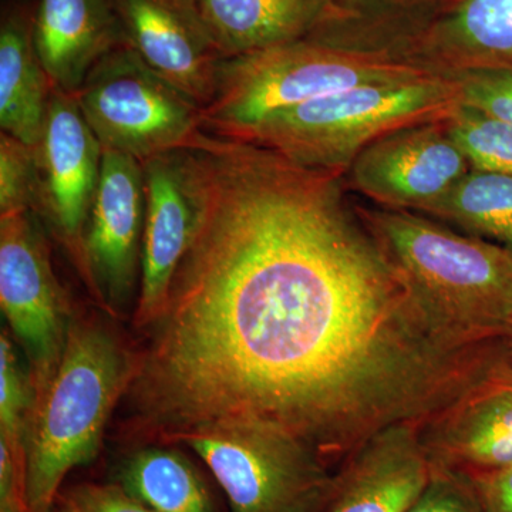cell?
<instances>
[{"instance_id": "1", "label": "cell", "mask_w": 512, "mask_h": 512, "mask_svg": "<svg viewBox=\"0 0 512 512\" xmlns=\"http://www.w3.org/2000/svg\"><path fill=\"white\" fill-rule=\"evenodd\" d=\"M187 148L194 231L128 384L151 426L175 440L264 424L342 466L484 383L487 348L421 306L345 175L204 130Z\"/></svg>"}, {"instance_id": "2", "label": "cell", "mask_w": 512, "mask_h": 512, "mask_svg": "<svg viewBox=\"0 0 512 512\" xmlns=\"http://www.w3.org/2000/svg\"><path fill=\"white\" fill-rule=\"evenodd\" d=\"M357 210L421 306L457 338H507L512 325V256L485 239L413 211Z\"/></svg>"}, {"instance_id": "3", "label": "cell", "mask_w": 512, "mask_h": 512, "mask_svg": "<svg viewBox=\"0 0 512 512\" xmlns=\"http://www.w3.org/2000/svg\"><path fill=\"white\" fill-rule=\"evenodd\" d=\"M133 366L96 323L70 326L62 360L33 409L25 444L26 510L47 512L73 468L92 463Z\"/></svg>"}, {"instance_id": "4", "label": "cell", "mask_w": 512, "mask_h": 512, "mask_svg": "<svg viewBox=\"0 0 512 512\" xmlns=\"http://www.w3.org/2000/svg\"><path fill=\"white\" fill-rule=\"evenodd\" d=\"M437 76L394 53L308 37L225 59L214 99L202 110V130L232 137L271 114L329 94Z\"/></svg>"}, {"instance_id": "5", "label": "cell", "mask_w": 512, "mask_h": 512, "mask_svg": "<svg viewBox=\"0 0 512 512\" xmlns=\"http://www.w3.org/2000/svg\"><path fill=\"white\" fill-rule=\"evenodd\" d=\"M460 104V84L453 77L372 84L278 111L228 138L271 148L305 167L346 174L377 138L447 119Z\"/></svg>"}, {"instance_id": "6", "label": "cell", "mask_w": 512, "mask_h": 512, "mask_svg": "<svg viewBox=\"0 0 512 512\" xmlns=\"http://www.w3.org/2000/svg\"><path fill=\"white\" fill-rule=\"evenodd\" d=\"M207 464L232 512H325L338 471L305 441L245 424L177 437Z\"/></svg>"}, {"instance_id": "7", "label": "cell", "mask_w": 512, "mask_h": 512, "mask_svg": "<svg viewBox=\"0 0 512 512\" xmlns=\"http://www.w3.org/2000/svg\"><path fill=\"white\" fill-rule=\"evenodd\" d=\"M103 151L140 163L183 150L202 131V107L130 46L103 57L74 94Z\"/></svg>"}, {"instance_id": "8", "label": "cell", "mask_w": 512, "mask_h": 512, "mask_svg": "<svg viewBox=\"0 0 512 512\" xmlns=\"http://www.w3.org/2000/svg\"><path fill=\"white\" fill-rule=\"evenodd\" d=\"M0 305L32 365L36 404L59 367L72 323L35 212L0 217Z\"/></svg>"}, {"instance_id": "9", "label": "cell", "mask_w": 512, "mask_h": 512, "mask_svg": "<svg viewBox=\"0 0 512 512\" xmlns=\"http://www.w3.org/2000/svg\"><path fill=\"white\" fill-rule=\"evenodd\" d=\"M473 170L447 119L377 138L350 164V191L376 207L427 215Z\"/></svg>"}, {"instance_id": "10", "label": "cell", "mask_w": 512, "mask_h": 512, "mask_svg": "<svg viewBox=\"0 0 512 512\" xmlns=\"http://www.w3.org/2000/svg\"><path fill=\"white\" fill-rule=\"evenodd\" d=\"M37 148L40 194L35 214L49 222L90 284L84 237L99 187L103 148L74 94L53 89Z\"/></svg>"}, {"instance_id": "11", "label": "cell", "mask_w": 512, "mask_h": 512, "mask_svg": "<svg viewBox=\"0 0 512 512\" xmlns=\"http://www.w3.org/2000/svg\"><path fill=\"white\" fill-rule=\"evenodd\" d=\"M126 45L205 109L225 60L197 0H114Z\"/></svg>"}, {"instance_id": "12", "label": "cell", "mask_w": 512, "mask_h": 512, "mask_svg": "<svg viewBox=\"0 0 512 512\" xmlns=\"http://www.w3.org/2000/svg\"><path fill=\"white\" fill-rule=\"evenodd\" d=\"M144 221L143 164L124 154L103 151L84 251L90 285L114 305L126 303L136 286Z\"/></svg>"}, {"instance_id": "13", "label": "cell", "mask_w": 512, "mask_h": 512, "mask_svg": "<svg viewBox=\"0 0 512 512\" xmlns=\"http://www.w3.org/2000/svg\"><path fill=\"white\" fill-rule=\"evenodd\" d=\"M146 221L141 247V289L136 319L156 323L170 296L178 265L190 245L197 202L188 148L144 161Z\"/></svg>"}, {"instance_id": "14", "label": "cell", "mask_w": 512, "mask_h": 512, "mask_svg": "<svg viewBox=\"0 0 512 512\" xmlns=\"http://www.w3.org/2000/svg\"><path fill=\"white\" fill-rule=\"evenodd\" d=\"M431 470L419 427H389L346 458L325 512H407L429 484Z\"/></svg>"}, {"instance_id": "15", "label": "cell", "mask_w": 512, "mask_h": 512, "mask_svg": "<svg viewBox=\"0 0 512 512\" xmlns=\"http://www.w3.org/2000/svg\"><path fill=\"white\" fill-rule=\"evenodd\" d=\"M400 52L446 77L512 69V0H456Z\"/></svg>"}, {"instance_id": "16", "label": "cell", "mask_w": 512, "mask_h": 512, "mask_svg": "<svg viewBox=\"0 0 512 512\" xmlns=\"http://www.w3.org/2000/svg\"><path fill=\"white\" fill-rule=\"evenodd\" d=\"M33 36L53 89L76 94L87 74L126 45L114 0H39Z\"/></svg>"}, {"instance_id": "17", "label": "cell", "mask_w": 512, "mask_h": 512, "mask_svg": "<svg viewBox=\"0 0 512 512\" xmlns=\"http://www.w3.org/2000/svg\"><path fill=\"white\" fill-rule=\"evenodd\" d=\"M424 439L431 461L468 476L512 464V376L484 387L436 423Z\"/></svg>"}, {"instance_id": "18", "label": "cell", "mask_w": 512, "mask_h": 512, "mask_svg": "<svg viewBox=\"0 0 512 512\" xmlns=\"http://www.w3.org/2000/svg\"><path fill=\"white\" fill-rule=\"evenodd\" d=\"M225 59L308 39L329 16V0H197Z\"/></svg>"}, {"instance_id": "19", "label": "cell", "mask_w": 512, "mask_h": 512, "mask_svg": "<svg viewBox=\"0 0 512 512\" xmlns=\"http://www.w3.org/2000/svg\"><path fill=\"white\" fill-rule=\"evenodd\" d=\"M35 13L15 6L0 26V127L2 133L39 147L53 86L33 36Z\"/></svg>"}, {"instance_id": "20", "label": "cell", "mask_w": 512, "mask_h": 512, "mask_svg": "<svg viewBox=\"0 0 512 512\" xmlns=\"http://www.w3.org/2000/svg\"><path fill=\"white\" fill-rule=\"evenodd\" d=\"M456 0H329V16L318 39L355 49L399 55L431 20Z\"/></svg>"}, {"instance_id": "21", "label": "cell", "mask_w": 512, "mask_h": 512, "mask_svg": "<svg viewBox=\"0 0 512 512\" xmlns=\"http://www.w3.org/2000/svg\"><path fill=\"white\" fill-rule=\"evenodd\" d=\"M120 485L156 512H214L195 468L165 448H146L128 458Z\"/></svg>"}, {"instance_id": "22", "label": "cell", "mask_w": 512, "mask_h": 512, "mask_svg": "<svg viewBox=\"0 0 512 512\" xmlns=\"http://www.w3.org/2000/svg\"><path fill=\"white\" fill-rule=\"evenodd\" d=\"M427 215L512 256V177L471 170Z\"/></svg>"}, {"instance_id": "23", "label": "cell", "mask_w": 512, "mask_h": 512, "mask_svg": "<svg viewBox=\"0 0 512 512\" xmlns=\"http://www.w3.org/2000/svg\"><path fill=\"white\" fill-rule=\"evenodd\" d=\"M448 124L473 170L512 177V124L463 104L448 117Z\"/></svg>"}, {"instance_id": "24", "label": "cell", "mask_w": 512, "mask_h": 512, "mask_svg": "<svg viewBox=\"0 0 512 512\" xmlns=\"http://www.w3.org/2000/svg\"><path fill=\"white\" fill-rule=\"evenodd\" d=\"M32 376L20 366L9 336H0V440L16 457L25 460V444L35 409Z\"/></svg>"}, {"instance_id": "25", "label": "cell", "mask_w": 512, "mask_h": 512, "mask_svg": "<svg viewBox=\"0 0 512 512\" xmlns=\"http://www.w3.org/2000/svg\"><path fill=\"white\" fill-rule=\"evenodd\" d=\"M39 194V148L0 134V217L36 212Z\"/></svg>"}, {"instance_id": "26", "label": "cell", "mask_w": 512, "mask_h": 512, "mask_svg": "<svg viewBox=\"0 0 512 512\" xmlns=\"http://www.w3.org/2000/svg\"><path fill=\"white\" fill-rule=\"evenodd\" d=\"M433 463V461H431ZM407 512H485L473 478L433 463L429 484Z\"/></svg>"}, {"instance_id": "27", "label": "cell", "mask_w": 512, "mask_h": 512, "mask_svg": "<svg viewBox=\"0 0 512 512\" xmlns=\"http://www.w3.org/2000/svg\"><path fill=\"white\" fill-rule=\"evenodd\" d=\"M461 104L512 124V69L471 70L453 76Z\"/></svg>"}, {"instance_id": "28", "label": "cell", "mask_w": 512, "mask_h": 512, "mask_svg": "<svg viewBox=\"0 0 512 512\" xmlns=\"http://www.w3.org/2000/svg\"><path fill=\"white\" fill-rule=\"evenodd\" d=\"M63 504L74 512H156L121 485H79L67 494Z\"/></svg>"}, {"instance_id": "29", "label": "cell", "mask_w": 512, "mask_h": 512, "mask_svg": "<svg viewBox=\"0 0 512 512\" xmlns=\"http://www.w3.org/2000/svg\"><path fill=\"white\" fill-rule=\"evenodd\" d=\"M471 478L476 483L485 512H512V464Z\"/></svg>"}, {"instance_id": "30", "label": "cell", "mask_w": 512, "mask_h": 512, "mask_svg": "<svg viewBox=\"0 0 512 512\" xmlns=\"http://www.w3.org/2000/svg\"><path fill=\"white\" fill-rule=\"evenodd\" d=\"M505 339H507L508 353H510V359L512 363V325L510 330H508L507 338Z\"/></svg>"}, {"instance_id": "31", "label": "cell", "mask_w": 512, "mask_h": 512, "mask_svg": "<svg viewBox=\"0 0 512 512\" xmlns=\"http://www.w3.org/2000/svg\"><path fill=\"white\" fill-rule=\"evenodd\" d=\"M47 512H66V511H64L63 505L60 508H55V505H53V507L50 508V510Z\"/></svg>"}, {"instance_id": "32", "label": "cell", "mask_w": 512, "mask_h": 512, "mask_svg": "<svg viewBox=\"0 0 512 512\" xmlns=\"http://www.w3.org/2000/svg\"><path fill=\"white\" fill-rule=\"evenodd\" d=\"M62 505H63L64 511H66V512H74L73 510H70V508L67 507L66 504H62Z\"/></svg>"}]
</instances>
